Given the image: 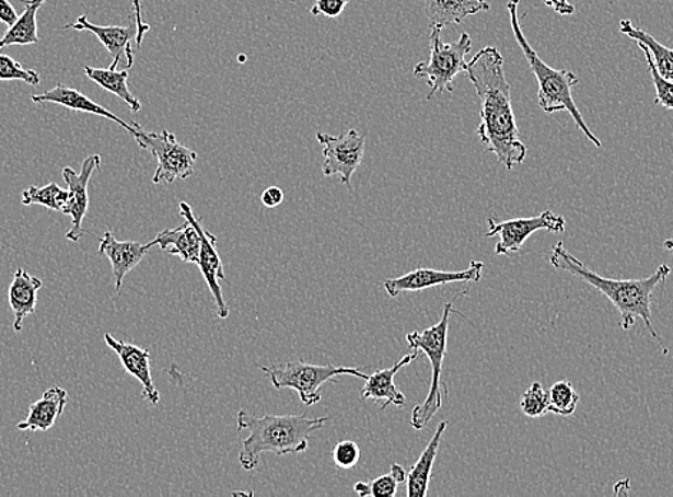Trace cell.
Here are the masks:
<instances>
[{"instance_id":"1","label":"cell","mask_w":673,"mask_h":497,"mask_svg":"<svg viewBox=\"0 0 673 497\" xmlns=\"http://www.w3.org/2000/svg\"><path fill=\"white\" fill-rule=\"evenodd\" d=\"M466 76L480 101L481 123L477 135L486 151L495 153L510 171L526 160L527 148L520 141L504 59L498 49L487 46L467 62Z\"/></svg>"},{"instance_id":"2","label":"cell","mask_w":673,"mask_h":497,"mask_svg":"<svg viewBox=\"0 0 673 497\" xmlns=\"http://www.w3.org/2000/svg\"><path fill=\"white\" fill-rule=\"evenodd\" d=\"M549 262L556 269L572 274V276L595 287L597 291L606 296L611 303L619 311L620 325L625 332L633 328L636 320L640 319L647 325L649 332H651L654 340L662 345L661 337H659L652 323V303L654 291L666 281L668 276L671 274L670 266L662 264L651 277L643 278V280H614V278L599 276L593 269L584 266L580 259L573 257L564 247V243L554 245ZM662 347L663 352L666 355L665 346L662 345Z\"/></svg>"},{"instance_id":"3","label":"cell","mask_w":673,"mask_h":497,"mask_svg":"<svg viewBox=\"0 0 673 497\" xmlns=\"http://www.w3.org/2000/svg\"><path fill=\"white\" fill-rule=\"evenodd\" d=\"M332 417H308L305 415H266L258 417L241 411L236 417L239 430H247L248 438L243 441L240 464L244 471H254L263 453L299 454L309 449L311 435L323 429Z\"/></svg>"},{"instance_id":"4","label":"cell","mask_w":673,"mask_h":497,"mask_svg":"<svg viewBox=\"0 0 673 497\" xmlns=\"http://www.w3.org/2000/svg\"><path fill=\"white\" fill-rule=\"evenodd\" d=\"M519 3L520 0H509L510 26H512L514 38H517L520 49H522L524 57L531 65L532 72L535 73L537 79L538 105L546 114L560 113V111L569 113L584 137L593 146L601 148V139L584 123L583 116L573 101L572 88L578 85L580 79L573 72L565 71V69L558 71V69L550 68L545 60L538 57L536 50L532 48L526 36H524L522 26H520Z\"/></svg>"},{"instance_id":"5","label":"cell","mask_w":673,"mask_h":497,"mask_svg":"<svg viewBox=\"0 0 673 497\" xmlns=\"http://www.w3.org/2000/svg\"><path fill=\"white\" fill-rule=\"evenodd\" d=\"M454 311L453 303H445L442 319L438 324L431 325V327L423 330V332L408 333L406 338L408 346L416 351H423L429 359L431 366V384L429 394L425 398V402L413 408L411 412V427L416 430L425 429L427 423L433 419L436 413L442 408L443 393H442V379L443 363L445 352H448V338L450 317Z\"/></svg>"},{"instance_id":"6","label":"cell","mask_w":673,"mask_h":497,"mask_svg":"<svg viewBox=\"0 0 673 497\" xmlns=\"http://www.w3.org/2000/svg\"><path fill=\"white\" fill-rule=\"evenodd\" d=\"M259 369L268 375L274 388L295 390L300 401L309 407L322 402L323 385L338 375L350 374L364 380L369 378L356 367L317 366L300 360L282 366L259 367Z\"/></svg>"},{"instance_id":"7","label":"cell","mask_w":673,"mask_h":497,"mask_svg":"<svg viewBox=\"0 0 673 497\" xmlns=\"http://www.w3.org/2000/svg\"><path fill=\"white\" fill-rule=\"evenodd\" d=\"M135 127L132 137L138 146L156 158L158 166L152 183L174 184L176 180H187L194 174L197 164V152L176 141L170 131H147L141 125L131 123Z\"/></svg>"},{"instance_id":"8","label":"cell","mask_w":673,"mask_h":497,"mask_svg":"<svg viewBox=\"0 0 673 497\" xmlns=\"http://www.w3.org/2000/svg\"><path fill=\"white\" fill-rule=\"evenodd\" d=\"M472 50L471 35L463 32L461 38L452 44H444L440 31H431V57L429 62H420L415 67L416 78L429 81L430 92L427 100H433L436 94L444 91L453 92L454 78L466 72V55Z\"/></svg>"},{"instance_id":"9","label":"cell","mask_w":673,"mask_h":497,"mask_svg":"<svg viewBox=\"0 0 673 497\" xmlns=\"http://www.w3.org/2000/svg\"><path fill=\"white\" fill-rule=\"evenodd\" d=\"M489 231L487 239L499 236L496 244V255L517 254L522 250L529 236L537 231H549L552 234H561L566 230L565 217L552 211H543L541 216L529 218H514L508 221H495L494 218L487 220Z\"/></svg>"},{"instance_id":"10","label":"cell","mask_w":673,"mask_h":497,"mask_svg":"<svg viewBox=\"0 0 673 497\" xmlns=\"http://www.w3.org/2000/svg\"><path fill=\"white\" fill-rule=\"evenodd\" d=\"M317 141L323 146V174L324 176L340 175L341 183L351 187V178L365 152V137L350 129L340 137H333L326 132L317 134Z\"/></svg>"},{"instance_id":"11","label":"cell","mask_w":673,"mask_h":497,"mask_svg":"<svg viewBox=\"0 0 673 497\" xmlns=\"http://www.w3.org/2000/svg\"><path fill=\"white\" fill-rule=\"evenodd\" d=\"M179 213L185 220L192 221L195 229L201 236V250H199L198 267L201 269L204 280L210 288L213 300H216L218 317L224 320L230 315V307L227 304L220 286V280H227L224 267L220 254L217 251L218 240L210 231L204 229L201 220L195 217L192 206L185 201L179 203Z\"/></svg>"},{"instance_id":"12","label":"cell","mask_w":673,"mask_h":497,"mask_svg":"<svg viewBox=\"0 0 673 497\" xmlns=\"http://www.w3.org/2000/svg\"><path fill=\"white\" fill-rule=\"evenodd\" d=\"M96 170H101V155L94 153L83 161L81 173H77L71 166H65L62 176L68 185L69 198L62 212L72 218V229L68 231L67 239L78 243L83 235L82 222L90 208V183Z\"/></svg>"},{"instance_id":"13","label":"cell","mask_w":673,"mask_h":497,"mask_svg":"<svg viewBox=\"0 0 673 497\" xmlns=\"http://www.w3.org/2000/svg\"><path fill=\"white\" fill-rule=\"evenodd\" d=\"M485 264L472 262L463 271H440L433 268H416L402 277L387 278L384 281L385 291L390 297H398L402 292H419L438 286L452 285V282H477L483 276Z\"/></svg>"},{"instance_id":"14","label":"cell","mask_w":673,"mask_h":497,"mask_svg":"<svg viewBox=\"0 0 673 497\" xmlns=\"http://www.w3.org/2000/svg\"><path fill=\"white\" fill-rule=\"evenodd\" d=\"M67 30L88 31L94 34L97 41L105 46L113 57L114 62L111 68H118L120 60H127V69L134 65L132 39H137V22L132 18L129 26H100L88 21L86 15L79 16V20L71 25L65 26Z\"/></svg>"},{"instance_id":"15","label":"cell","mask_w":673,"mask_h":497,"mask_svg":"<svg viewBox=\"0 0 673 497\" xmlns=\"http://www.w3.org/2000/svg\"><path fill=\"white\" fill-rule=\"evenodd\" d=\"M106 345L118 355L125 371L134 375L142 384V397L152 406L160 403L161 394L158 392L151 374L150 350L147 348L129 345L123 340H116L113 334L104 336Z\"/></svg>"},{"instance_id":"16","label":"cell","mask_w":673,"mask_h":497,"mask_svg":"<svg viewBox=\"0 0 673 497\" xmlns=\"http://www.w3.org/2000/svg\"><path fill=\"white\" fill-rule=\"evenodd\" d=\"M154 247V244H139L135 241L116 240L113 232L106 231L100 240V250L97 254L105 255L109 259L113 267L115 290L120 291L125 277L131 273L135 267H138L146 258L148 250Z\"/></svg>"},{"instance_id":"17","label":"cell","mask_w":673,"mask_h":497,"mask_svg":"<svg viewBox=\"0 0 673 497\" xmlns=\"http://www.w3.org/2000/svg\"><path fill=\"white\" fill-rule=\"evenodd\" d=\"M31 100L34 104L38 105L57 104L67 109L78 111V113L102 116V118L113 120V123L120 125V127L127 129L129 134H135L132 124L125 123L119 116L111 113V111L104 108V106L96 104V102L81 94V92L73 90V88L63 85V83H58L54 90L46 91L45 94L32 95Z\"/></svg>"},{"instance_id":"18","label":"cell","mask_w":673,"mask_h":497,"mask_svg":"<svg viewBox=\"0 0 673 497\" xmlns=\"http://www.w3.org/2000/svg\"><path fill=\"white\" fill-rule=\"evenodd\" d=\"M419 357V351L411 352V355H407L402 357V360H398L396 365L390 367V369H384L380 371H375L374 374L369 375L365 380V384L363 390H361V394H363V398H371V401L383 402L382 411H385L388 406L404 407L406 406V396L396 388L394 384V378L398 371L408 365H411Z\"/></svg>"},{"instance_id":"19","label":"cell","mask_w":673,"mask_h":497,"mask_svg":"<svg viewBox=\"0 0 673 497\" xmlns=\"http://www.w3.org/2000/svg\"><path fill=\"white\" fill-rule=\"evenodd\" d=\"M489 9L490 4L486 0H426V13L431 31L461 25L466 18Z\"/></svg>"},{"instance_id":"20","label":"cell","mask_w":673,"mask_h":497,"mask_svg":"<svg viewBox=\"0 0 673 497\" xmlns=\"http://www.w3.org/2000/svg\"><path fill=\"white\" fill-rule=\"evenodd\" d=\"M69 402V394L62 388H50L38 402L32 404L25 420L18 423V430L48 431L62 416Z\"/></svg>"},{"instance_id":"21","label":"cell","mask_w":673,"mask_h":497,"mask_svg":"<svg viewBox=\"0 0 673 497\" xmlns=\"http://www.w3.org/2000/svg\"><path fill=\"white\" fill-rule=\"evenodd\" d=\"M44 282L40 278L32 277L25 268H18L15 276L9 287V305L15 315L13 328L15 332H22L23 320L35 314L36 304H38V291Z\"/></svg>"},{"instance_id":"22","label":"cell","mask_w":673,"mask_h":497,"mask_svg":"<svg viewBox=\"0 0 673 497\" xmlns=\"http://www.w3.org/2000/svg\"><path fill=\"white\" fill-rule=\"evenodd\" d=\"M152 244L166 254L176 255L184 263L198 264L201 236L192 221L185 220L178 229L161 231L152 240Z\"/></svg>"},{"instance_id":"23","label":"cell","mask_w":673,"mask_h":497,"mask_svg":"<svg viewBox=\"0 0 673 497\" xmlns=\"http://www.w3.org/2000/svg\"><path fill=\"white\" fill-rule=\"evenodd\" d=\"M449 421H440L438 429H436L433 438L427 444L425 452L415 463V466L407 473V496L408 497H425L429 492V485L431 481V472L436 458H438L440 443H442L443 435L448 429Z\"/></svg>"},{"instance_id":"24","label":"cell","mask_w":673,"mask_h":497,"mask_svg":"<svg viewBox=\"0 0 673 497\" xmlns=\"http://www.w3.org/2000/svg\"><path fill=\"white\" fill-rule=\"evenodd\" d=\"M21 2L25 4V11L0 39V49L12 45H34L40 41L36 15L46 0H21Z\"/></svg>"},{"instance_id":"25","label":"cell","mask_w":673,"mask_h":497,"mask_svg":"<svg viewBox=\"0 0 673 497\" xmlns=\"http://www.w3.org/2000/svg\"><path fill=\"white\" fill-rule=\"evenodd\" d=\"M86 77L91 79L92 82L97 83L102 88V90L111 92L120 100L125 102L131 109V113H139L141 111L142 105L141 102L138 101V97L129 91L128 86V78L129 72L128 69H124V71H116L114 68H92L85 67Z\"/></svg>"},{"instance_id":"26","label":"cell","mask_w":673,"mask_h":497,"mask_svg":"<svg viewBox=\"0 0 673 497\" xmlns=\"http://www.w3.org/2000/svg\"><path fill=\"white\" fill-rule=\"evenodd\" d=\"M619 30L622 34L647 46L658 72L661 73L663 78L673 81V49L659 44V42L654 39L652 35L647 34V32L634 27L633 22L629 20H622Z\"/></svg>"},{"instance_id":"27","label":"cell","mask_w":673,"mask_h":497,"mask_svg":"<svg viewBox=\"0 0 673 497\" xmlns=\"http://www.w3.org/2000/svg\"><path fill=\"white\" fill-rule=\"evenodd\" d=\"M407 481V473L402 464L394 463L390 467V473L384 476L374 478L373 482H357L355 492L360 497H394L397 495L398 485Z\"/></svg>"},{"instance_id":"28","label":"cell","mask_w":673,"mask_h":497,"mask_svg":"<svg viewBox=\"0 0 673 497\" xmlns=\"http://www.w3.org/2000/svg\"><path fill=\"white\" fill-rule=\"evenodd\" d=\"M69 198V189L60 188L58 184L50 183L45 187H32L22 193L23 206H44L49 210L62 212Z\"/></svg>"},{"instance_id":"29","label":"cell","mask_w":673,"mask_h":497,"mask_svg":"<svg viewBox=\"0 0 673 497\" xmlns=\"http://www.w3.org/2000/svg\"><path fill=\"white\" fill-rule=\"evenodd\" d=\"M580 394L572 383L561 380L549 390V412L561 417L572 416L577 412Z\"/></svg>"},{"instance_id":"30","label":"cell","mask_w":673,"mask_h":497,"mask_svg":"<svg viewBox=\"0 0 673 497\" xmlns=\"http://www.w3.org/2000/svg\"><path fill=\"white\" fill-rule=\"evenodd\" d=\"M520 411L531 419L546 415V412H549V392H545L541 383H533L520 401Z\"/></svg>"},{"instance_id":"31","label":"cell","mask_w":673,"mask_h":497,"mask_svg":"<svg viewBox=\"0 0 673 497\" xmlns=\"http://www.w3.org/2000/svg\"><path fill=\"white\" fill-rule=\"evenodd\" d=\"M638 45L639 48L643 50L645 58H647L649 73H651L654 91H657L654 104L661 105L662 108L665 109H673V81L663 78L661 73L658 72L647 46L640 44V42H638Z\"/></svg>"},{"instance_id":"32","label":"cell","mask_w":673,"mask_h":497,"mask_svg":"<svg viewBox=\"0 0 673 497\" xmlns=\"http://www.w3.org/2000/svg\"><path fill=\"white\" fill-rule=\"evenodd\" d=\"M0 81H22L36 86L40 83V77L34 69H25L9 55L0 54Z\"/></svg>"},{"instance_id":"33","label":"cell","mask_w":673,"mask_h":497,"mask_svg":"<svg viewBox=\"0 0 673 497\" xmlns=\"http://www.w3.org/2000/svg\"><path fill=\"white\" fill-rule=\"evenodd\" d=\"M360 458L361 450L359 444L352 440H343L333 450L334 463L337 464V467L345 469V471L356 467L357 463L360 462Z\"/></svg>"},{"instance_id":"34","label":"cell","mask_w":673,"mask_h":497,"mask_svg":"<svg viewBox=\"0 0 673 497\" xmlns=\"http://www.w3.org/2000/svg\"><path fill=\"white\" fill-rule=\"evenodd\" d=\"M348 2L350 0H315L310 13L313 16L324 15L333 20V18H338L345 12Z\"/></svg>"},{"instance_id":"35","label":"cell","mask_w":673,"mask_h":497,"mask_svg":"<svg viewBox=\"0 0 673 497\" xmlns=\"http://www.w3.org/2000/svg\"><path fill=\"white\" fill-rule=\"evenodd\" d=\"M132 7H134V20L135 22H137V39H135V42H137L138 48H141L143 38H146V35L148 34V32L151 31V26L150 23L143 22L142 20V2L141 0H132Z\"/></svg>"},{"instance_id":"36","label":"cell","mask_w":673,"mask_h":497,"mask_svg":"<svg viewBox=\"0 0 673 497\" xmlns=\"http://www.w3.org/2000/svg\"><path fill=\"white\" fill-rule=\"evenodd\" d=\"M262 203L264 207L276 208L285 203V192L278 187H268L264 189L262 195Z\"/></svg>"},{"instance_id":"37","label":"cell","mask_w":673,"mask_h":497,"mask_svg":"<svg viewBox=\"0 0 673 497\" xmlns=\"http://www.w3.org/2000/svg\"><path fill=\"white\" fill-rule=\"evenodd\" d=\"M16 9L12 7L9 0H0V22L8 27L15 25L18 21Z\"/></svg>"},{"instance_id":"38","label":"cell","mask_w":673,"mask_h":497,"mask_svg":"<svg viewBox=\"0 0 673 497\" xmlns=\"http://www.w3.org/2000/svg\"><path fill=\"white\" fill-rule=\"evenodd\" d=\"M543 2L561 16H570L575 13L573 4H570L568 0H543Z\"/></svg>"},{"instance_id":"39","label":"cell","mask_w":673,"mask_h":497,"mask_svg":"<svg viewBox=\"0 0 673 497\" xmlns=\"http://www.w3.org/2000/svg\"><path fill=\"white\" fill-rule=\"evenodd\" d=\"M663 245H665V248L668 251H671V253L673 254V239L666 240L665 244H663Z\"/></svg>"}]
</instances>
